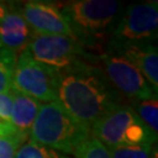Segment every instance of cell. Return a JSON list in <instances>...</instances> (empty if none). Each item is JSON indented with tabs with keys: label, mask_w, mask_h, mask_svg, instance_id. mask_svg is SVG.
<instances>
[{
	"label": "cell",
	"mask_w": 158,
	"mask_h": 158,
	"mask_svg": "<svg viewBox=\"0 0 158 158\" xmlns=\"http://www.w3.org/2000/svg\"><path fill=\"white\" fill-rule=\"evenodd\" d=\"M12 94L10 93H0V121L10 122L12 113Z\"/></svg>",
	"instance_id": "obj_19"
},
{
	"label": "cell",
	"mask_w": 158,
	"mask_h": 158,
	"mask_svg": "<svg viewBox=\"0 0 158 158\" xmlns=\"http://www.w3.org/2000/svg\"><path fill=\"white\" fill-rule=\"evenodd\" d=\"M157 1H143L129 5L119 18L106 49L153 44L157 40Z\"/></svg>",
	"instance_id": "obj_5"
},
{
	"label": "cell",
	"mask_w": 158,
	"mask_h": 158,
	"mask_svg": "<svg viewBox=\"0 0 158 158\" xmlns=\"http://www.w3.org/2000/svg\"><path fill=\"white\" fill-rule=\"evenodd\" d=\"M20 12L33 33L64 35L75 40L60 6L55 2L41 0L25 1Z\"/></svg>",
	"instance_id": "obj_9"
},
{
	"label": "cell",
	"mask_w": 158,
	"mask_h": 158,
	"mask_svg": "<svg viewBox=\"0 0 158 158\" xmlns=\"http://www.w3.org/2000/svg\"><path fill=\"white\" fill-rule=\"evenodd\" d=\"M12 94V113L10 123L21 136L28 139L36 115L39 113L40 106L42 103L34 100L29 96L21 94L19 91L11 89Z\"/></svg>",
	"instance_id": "obj_12"
},
{
	"label": "cell",
	"mask_w": 158,
	"mask_h": 158,
	"mask_svg": "<svg viewBox=\"0 0 158 158\" xmlns=\"http://www.w3.org/2000/svg\"><path fill=\"white\" fill-rule=\"evenodd\" d=\"M59 72L38 62L31 56L27 48L17 56L12 88L32 97L40 103L57 101Z\"/></svg>",
	"instance_id": "obj_6"
},
{
	"label": "cell",
	"mask_w": 158,
	"mask_h": 158,
	"mask_svg": "<svg viewBox=\"0 0 158 158\" xmlns=\"http://www.w3.org/2000/svg\"><path fill=\"white\" fill-rule=\"evenodd\" d=\"M15 61L17 55L14 53L0 48V93L11 91Z\"/></svg>",
	"instance_id": "obj_16"
},
{
	"label": "cell",
	"mask_w": 158,
	"mask_h": 158,
	"mask_svg": "<svg viewBox=\"0 0 158 158\" xmlns=\"http://www.w3.org/2000/svg\"><path fill=\"white\" fill-rule=\"evenodd\" d=\"M12 6V2H6V1H0V20L6 15V13L10 11Z\"/></svg>",
	"instance_id": "obj_20"
},
{
	"label": "cell",
	"mask_w": 158,
	"mask_h": 158,
	"mask_svg": "<svg viewBox=\"0 0 158 158\" xmlns=\"http://www.w3.org/2000/svg\"><path fill=\"white\" fill-rule=\"evenodd\" d=\"M111 158H156V145L107 148Z\"/></svg>",
	"instance_id": "obj_17"
},
{
	"label": "cell",
	"mask_w": 158,
	"mask_h": 158,
	"mask_svg": "<svg viewBox=\"0 0 158 158\" xmlns=\"http://www.w3.org/2000/svg\"><path fill=\"white\" fill-rule=\"evenodd\" d=\"M75 158H111V156L101 142L90 136L75 155Z\"/></svg>",
	"instance_id": "obj_18"
},
{
	"label": "cell",
	"mask_w": 158,
	"mask_h": 158,
	"mask_svg": "<svg viewBox=\"0 0 158 158\" xmlns=\"http://www.w3.org/2000/svg\"><path fill=\"white\" fill-rule=\"evenodd\" d=\"M32 31L25 21L17 6H11L10 11L0 20V48L19 55L28 46Z\"/></svg>",
	"instance_id": "obj_10"
},
{
	"label": "cell",
	"mask_w": 158,
	"mask_h": 158,
	"mask_svg": "<svg viewBox=\"0 0 158 158\" xmlns=\"http://www.w3.org/2000/svg\"><path fill=\"white\" fill-rule=\"evenodd\" d=\"M90 137V129L80 123L59 101L42 103L29 138L44 147L75 156Z\"/></svg>",
	"instance_id": "obj_3"
},
{
	"label": "cell",
	"mask_w": 158,
	"mask_h": 158,
	"mask_svg": "<svg viewBox=\"0 0 158 158\" xmlns=\"http://www.w3.org/2000/svg\"><path fill=\"white\" fill-rule=\"evenodd\" d=\"M100 69L115 90L130 101L150 100L156 97L151 85L141 72L123 55L113 51L102 52L96 57Z\"/></svg>",
	"instance_id": "obj_7"
},
{
	"label": "cell",
	"mask_w": 158,
	"mask_h": 158,
	"mask_svg": "<svg viewBox=\"0 0 158 158\" xmlns=\"http://www.w3.org/2000/svg\"><path fill=\"white\" fill-rule=\"evenodd\" d=\"M130 107L134 109L137 116L142 119V122L157 135L158 130V102L157 97L150 100H141V101H130Z\"/></svg>",
	"instance_id": "obj_14"
},
{
	"label": "cell",
	"mask_w": 158,
	"mask_h": 158,
	"mask_svg": "<svg viewBox=\"0 0 158 158\" xmlns=\"http://www.w3.org/2000/svg\"><path fill=\"white\" fill-rule=\"evenodd\" d=\"M90 136L106 148L156 145L157 142V135L142 122L134 109L122 103L91 127Z\"/></svg>",
	"instance_id": "obj_4"
},
{
	"label": "cell",
	"mask_w": 158,
	"mask_h": 158,
	"mask_svg": "<svg viewBox=\"0 0 158 158\" xmlns=\"http://www.w3.org/2000/svg\"><path fill=\"white\" fill-rule=\"evenodd\" d=\"M57 101L76 121L90 129L98 119L121 104V96L100 67L83 61L57 70Z\"/></svg>",
	"instance_id": "obj_1"
},
{
	"label": "cell",
	"mask_w": 158,
	"mask_h": 158,
	"mask_svg": "<svg viewBox=\"0 0 158 158\" xmlns=\"http://www.w3.org/2000/svg\"><path fill=\"white\" fill-rule=\"evenodd\" d=\"M31 56L56 70H63L83 61L91 55L76 40L56 34L32 33L27 46Z\"/></svg>",
	"instance_id": "obj_8"
},
{
	"label": "cell",
	"mask_w": 158,
	"mask_h": 158,
	"mask_svg": "<svg viewBox=\"0 0 158 158\" xmlns=\"http://www.w3.org/2000/svg\"><path fill=\"white\" fill-rule=\"evenodd\" d=\"M26 141L10 122L0 121V158H14Z\"/></svg>",
	"instance_id": "obj_13"
},
{
	"label": "cell",
	"mask_w": 158,
	"mask_h": 158,
	"mask_svg": "<svg viewBox=\"0 0 158 158\" xmlns=\"http://www.w3.org/2000/svg\"><path fill=\"white\" fill-rule=\"evenodd\" d=\"M75 40L88 52L107 47L123 13L115 0H74L60 6Z\"/></svg>",
	"instance_id": "obj_2"
},
{
	"label": "cell",
	"mask_w": 158,
	"mask_h": 158,
	"mask_svg": "<svg viewBox=\"0 0 158 158\" xmlns=\"http://www.w3.org/2000/svg\"><path fill=\"white\" fill-rule=\"evenodd\" d=\"M106 51V49H104ZM118 53L128 59L151 85L153 93L158 91V52L157 47L150 45L125 46L117 49H108Z\"/></svg>",
	"instance_id": "obj_11"
},
{
	"label": "cell",
	"mask_w": 158,
	"mask_h": 158,
	"mask_svg": "<svg viewBox=\"0 0 158 158\" xmlns=\"http://www.w3.org/2000/svg\"><path fill=\"white\" fill-rule=\"evenodd\" d=\"M14 158H73L62 152L44 147L28 138L19 148Z\"/></svg>",
	"instance_id": "obj_15"
}]
</instances>
